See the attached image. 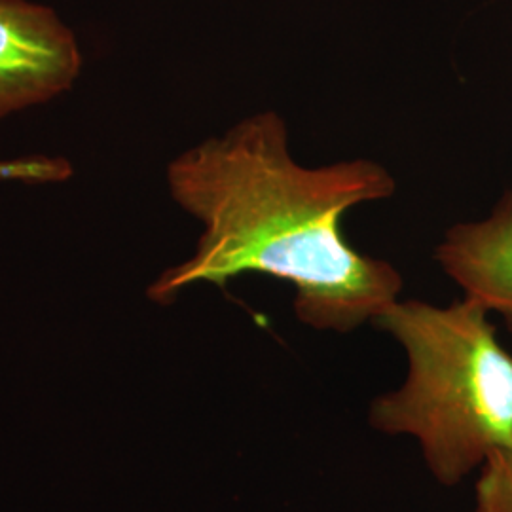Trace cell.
Returning <instances> with one entry per match:
<instances>
[{"instance_id": "3957f363", "label": "cell", "mask_w": 512, "mask_h": 512, "mask_svg": "<svg viewBox=\"0 0 512 512\" xmlns=\"http://www.w3.org/2000/svg\"><path fill=\"white\" fill-rule=\"evenodd\" d=\"M80 67L76 38L50 8L0 0V122L73 88Z\"/></svg>"}, {"instance_id": "7a4b0ae2", "label": "cell", "mask_w": 512, "mask_h": 512, "mask_svg": "<svg viewBox=\"0 0 512 512\" xmlns=\"http://www.w3.org/2000/svg\"><path fill=\"white\" fill-rule=\"evenodd\" d=\"M488 315L465 296L446 308L397 300L372 321L403 346L408 370L401 387L370 403L368 425L418 440L427 471L446 488L512 448V355Z\"/></svg>"}, {"instance_id": "5b68a950", "label": "cell", "mask_w": 512, "mask_h": 512, "mask_svg": "<svg viewBox=\"0 0 512 512\" xmlns=\"http://www.w3.org/2000/svg\"><path fill=\"white\" fill-rule=\"evenodd\" d=\"M471 512H512V448L497 450L480 467Z\"/></svg>"}, {"instance_id": "6da1fadb", "label": "cell", "mask_w": 512, "mask_h": 512, "mask_svg": "<svg viewBox=\"0 0 512 512\" xmlns=\"http://www.w3.org/2000/svg\"><path fill=\"white\" fill-rule=\"evenodd\" d=\"M167 184L203 234L196 253L150 287L152 300L256 272L294 285L296 317L332 332L372 323L399 300V270L353 249L340 228L349 207L395 194L382 165L302 167L289 154L285 122L262 112L188 148L167 167Z\"/></svg>"}, {"instance_id": "277c9868", "label": "cell", "mask_w": 512, "mask_h": 512, "mask_svg": "<svg viewBox=\"0 0 512 512\" xmlns=\"http://www.w3.org/2000/svg\"><path fill=\"white\" fill-rule=\"evenodd\" d=\"M435 258L467 298L499 313L512 330V190L488 219L456 224Z\"/></svg>"}]
</instances>
